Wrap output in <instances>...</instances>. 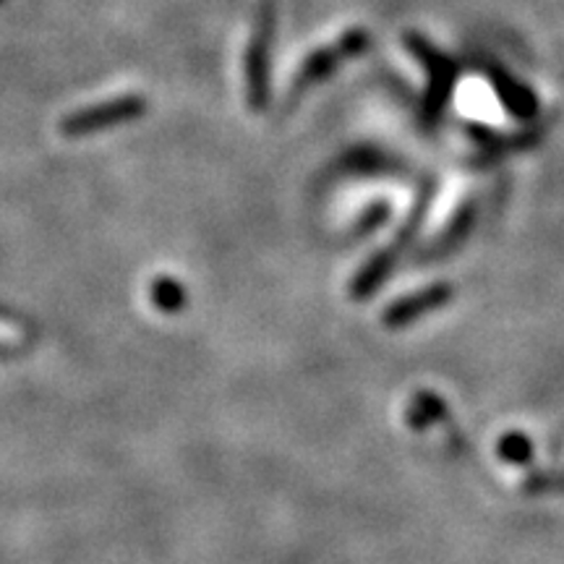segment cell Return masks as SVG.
<instances>
[{"label": "cell", "mask_w": 564, "mask_h": 564, "mask_svg": "<svg viewBox=\"0 0 564 564\" xmlns=\"http://www.w3.org/2000/svg\"><path fill=\"white\" fill-rule=\"evenodd\" d=\"M274 26H278L274 0H262L257 11L253 34L243 55L246 102H249V110L253 112H262L267 102H270V55L274 42Z\"/></svg>", "instance_id": "6da1fadb"}, {"label": "cell", "mask_w": 564, "mask_h": 564, "mask_svg": "<svg viewBox=\"0 0 564 564\" xmlns=\"http://www.w3.org/2000/svg\"><path fill=\"white\" fill-rule=\"evenodd\" d=\"M147 110H150L147 97L137 95V91H129V95H116L110 97V100L68 112L66 118H61L58 131L66 139L91 137V133H102L116 129V126L137 121V118L144 116Z\"/></svg>", "instance_id": "7a4b0ae2"}, {"label": "cell", "mask_w": 564, "mask_h": 564, "mask_svg": "<svg viewBox=\"0 0 564 564\" xmlns=\"http://www.w3.org/2000/svg\"><path fill=\"white\" fill-rule=\"evenodd\" d=\"M369 45H371L369 32L361 30V26H356V30L343 32L340 37H337L335 42H329V45H324V47H319V51H314L312 55H306V61L301 63L299 74H295V79H293L288 102L299 100L303 91L312 89L314 84L324 82L329 74H335V70L343 66V61L356 58V55L369 51Z\"/></svg>", "instance_id": "3957f363"}, {"label": "cell", "mask_w": 564, "mask_h": 564, "mask_svg": "<svg viewBox=\"0 0 564 564\" xmlns=\"http://www.w3.org/2000/svg\"><path fill=\"white\" fill-rule=\"evenodd\" d=\"M405 45L429 74V89H426V97H423V118H426V121H434V118L442 112L444 105H447V97L453 95L457 66L447 58V55L436 51L423 34L408 32Z\"/></svg>", "instance_id": "277c9868"}, {"label": "cell", "mask_w": 564, "mask_h": 564, "mask_svg": "<svg viewBox=\"0 0 564 564\" xmlns=\"http://www.w3.org/2000/svg\"><path fill=\"white\" fill-rule=\"evenodd\" d=\"M491 84H494V89H497L499 100L505 102V108L510 110L512 116H518V118H533L535 116V110H539V102H535L531 89H525L523 84L510 79L505 70H497V68H491Z\"/></svg>", "instance_id": "5b68a950"}, {"label": "cell", "mask_w": 564, "mask_h": 564, "mask_svg": "<svg viewBox=\"0 0 564 564\" xmlns=\"http://www.w3.org/2000/svg\"><path fill=\"white\" fill-rule=\"evenodd\" d=\"M150 295H152V303L160 308V312L165 314H175L181 312L183 306H186V291H183V285L178 280L173 278H158L152 282L150 288Z\"/></svg>", "instance_id": "8992f818"}, {"label": "cell", "mask_w": 564, "mask_h": 564, "mask_svg": "<svg viewBox=\"0 0 564 564\" xmlns=\"http://www.w3.org/2000/svg\"><path fill=\"white\" fill-rule=\"evenodd\" d=\"M9 352H13L11 345H6L3 340H0V356H9Z\"/></svg>", "instance_id": "52a82bcc"}, {"label": "cell", "mask_w": 564, "mask_h": 564, "mask_svg": "<svg viewBox=\"0 0 564 564\" xmlns=\"http://www.w3.org/2000/svg\"><path fill=\"white\" fill-rule=\"evenodd\" d=\"M0 3H3V0H0Z\"/></svg>", "instance_id": "ba28073f"}]
</instances>
